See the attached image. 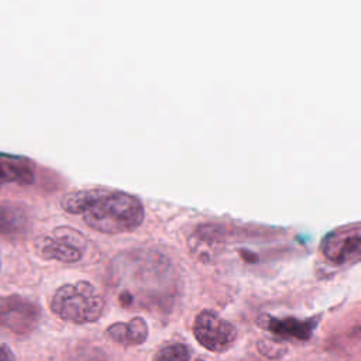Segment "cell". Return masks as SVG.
Listing matches in <instances>:
<instances>
[{
    "instance_id": "obj_1",
    "label": "cell",
    "mask_w": 361,
    "mask_h": 361,
    "mask_svg": "<svg viewBox=\"0 0 361 361\" xmlns=\"http://www.w3.org/2000/svg\"><path fill=\"white\" fill-rule=\"evenodd\" d=\"M112 281L123 308L160 309L170 305L177 292L173 264L155 250L120 253L112 262Z\"/></svg>"
},
{
    "instance_id": "obj_2",
    "label": "cell",
    "mask_w": 361,
    "mask_h": 361,
    "mask_svg": "<svg viewBox=\"0 0 361 361\" xmlns=\"http://www.w3.org/2000/svg\"><path fill=\"white\" fill-rule=\"evenodd\" d=\"M61 206L68 213L82 214L90 229L103 234L133 232L140 227L146 216L137 197L102 188L71 192L62 198Z\"/></svg>"
},
{
    "instance_id": "obj_3",
    "label": "cell",
    "mask_w": 361,
    "mask_h": 361,
    "mask_svg": "<svg viewBox=\"0 0 361 361\" xmlns=\"http://www.w3.org/2000/svg\"><path fill=\"white\" fill-rule=\"evenodd\" d=\"M51 310L65 322L86 325L99 321L105 310V299L88 281L60 286L51 299Z\"/></svg>"
},
{
    "instance_id": "obj_4",
    "label": "cell",
    "mask_w": 361,
    "mask_h": 361,
    "mask_svg": "<svg viewBox=\"0 0 361 361\" xmlns=\"http://www.w3.org/2000/svg\"><path fill=\"white\" fill-rule=\"evenodd\" d=\"M36 251L44 260L75 264L82 260L86 251V238L75 229L61 226L53 234L37 238Z\"/></svg>"
},
{
    "instance_id": "obj_5",
    "label": "cell",
    "mask_w": 361,
    "mask_h": 361,
    "mask_svg": "<svg viewBox=\"0 0 361 361\" xmlns=\"http://www.w3.org/2000/svg\"><path fill=\"white\" fill-rule=\"evenodd\" d=\"M40 319V306L29 298L17 294L0 297V329L23 338L37 329Z\"/></svg>"
},
{
    "instance_id": "obj_6",
    "label": "cell",
    "mask_w": 361,
    "mask_h": 361,
    "mask_svg": "<svg viewBox=\"0 0 361 361\" xmlns=\"http://www.w3.org/2000/svg\"><path fill=\"white\" fill-rule=\"evenodd\" d=\"M194 334L201 346L213 353L229 350L237 339L236 327L209 309L198 314L194 323Z\"/></svg>"
},
{
    "instance_id": "obj_7",
    "label": "cell",
    "mask_w": 361,
    "mask_h": 361,
    "mask_svg": "<svg viewBox=\"0 0 361 361\" xmlns=\"http://www.w3.org/2000/svg\"><path fill=\"white\" fill-rule=\"evenodd\" d=\"M361 232L358 225L329 233L322 243L323 256L334 264H346L360 257Z\"/></svg>"
},
{
    "instance_id": "obj_8",
    "label": "cell",
    "mask_w": 361,
    "mask_h": 361,
    "mask_svg": "<svg viewBox=\"0 0 361 361\" xmlns=\"http://www.w3.org/2000/svg\"><path fill=\"white\" fill-rule=\"evenodd\" d=\"M319 319L309 318V319H297V318H275L267 316L264 322V329L269 330L275 338L281 340H301L306 342L312 338Z\"/></svg>"
},
{
    "instance_id": "obj_9",
    "label": "cell",
    "mask_w": 361,
    "mask_h": 361,
    "mask_svg": "<svg viewBox=\"0 0 361 361\" xmlns=\"http://www.w3.org/2000/svg\"><path fill=\"white\" fill-rule=\"evenodd\" d=\"M106 334L113 342L125 347L140 346L149 338V326L142 318L136 316L127 323L117 322L110 325L106 329Z\"/></svg>"
},
{
    "instance_id": "obj_10",
    "label": "cell",
    "mask_w": 361,
    "mask_h": 361,
    "mask_svg": "<svg viewBox=\"0 0 361 361\" xmlns=\"http://www.w3.org/2000/svg\"><path fill=\"white\" fill-rule=\"evenodd\" d=\"M33 181L34 173L29 162L20 158L0 157V185H5L9 182L29 185Z\"/></svg>"
},
{
    "instance_id": "obj_11",
    "label": "cell",
    "mask_w": 361,
    "mask_h": 361,
    "mask_svg": "<svg viewBox=\"0 0 361 361\" xmlns=\"http://www.w3.org/2000/svg\"><path fill=\"white\" fill-rule=\"evenodd\" d=\"M29 227V218L24 210L16 206L0 205V234L17 237Z\"/></svg>"
},
{
    "instance_id": "obj_12",
    "label": "cell",
    "mask_w": 361,
    "mask_h": 361,
    "mask_svg": "<svg viewBox=\"0 0 361 361\" xmlns=\"http://www.w3.org/2000/svg\"><path fill=\"white\" fill-rule=\"evenodd\" d=\"M189 349L182 343L165 345L154 356V361H189Z\"/></svg>"
},
{
    "instance_id": "obj_13",
    "label": "cell",
    "mask_w": 361,
    "mask_h": 361,
    "mask_svg": "<svg viewBox=\"0 0 361 361\" xmlns=\"http://www.w3.org/2000/svg\"><path fill=\"white\" fill-rule=\"evenodd\" d=\"M257 349L261 356L270 360H278L286 353V347L277 343L275 340H269V339H261L257 342Z\"/></svg>"
},
{
    "instance_id": "obj_14",
    "label": "cell",
    "mask_w": 361,
    "mask_h": 361,
    "mask_svg": "<svg viewBox=\"0 0 361 361\" xmlns=\"http://www.w3.org/2000/svg\"><path fill=\"white\" fill-rule=\"evenodd\" d=\"M0 361H16L13 351L6 345H0Z\"/></svg>"
},
{
    "instance_id": "obj_15",
    "label": "cell",
    "mask_w": 361,
    "mask_h": 361,
    "mask_svg": "<svg viewBox=\"0 0 361 361\" xmlns=\"http://www.w3.org/2000/svg\"><path fill=\"white\" fill-rule=\"evenodd\" d=\"M0 267H2V261H0Z\"/></svg>"
},
{
    "instance_id": "obj_16",
    "label": "cell",
    "mask_w": 361,
    "mask_h": 361,
    "mask_svg": "<svg viewBox=\"0 0 361 361\" xmlns=\"http://www.w3.org/2000/svg\"><path fill=\"white\" fill-rule=\"evenodd\" d=\"M197 361H205V360H197Z\"/></svg>"
}]
</instances>
